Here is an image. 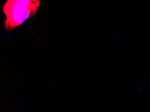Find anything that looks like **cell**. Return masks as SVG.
I'll use <instances>...</instances> for the list:
<instances>
[{"label":"cell","instance_id":"7a4b0ae2","mask_svg":"<svg viewBox=\"0 0 150 112\" xmlns=\"http://www.w3.org/2000/svg\"><path fill=\"white\" fill-rule=\"evenodd\" d=\"M16 1H19V2H22V3H25V4H28L30 2L31 0H15Z\"/></svg>","mask_w":150,"mask_h":112},{"label":"cell","instance_id":"6da1fadb","mask_svg":"<svg viewBox=\"0 0 150 112\" xmlns=\"http://www.w3.org/2000/svg\"><path fill=\"white\" fill-rule=\"evenodd\" d=\"M40 6V0H31L28 4L15 0H6L3 6L6 15L4 27L7 30H12L21 26L27 20L34 16Z\"/></svg>","mask_w":150,"mask_h":112}]
</instances>
